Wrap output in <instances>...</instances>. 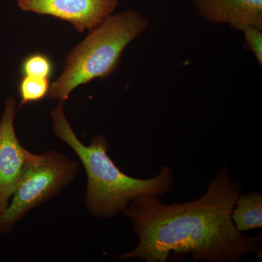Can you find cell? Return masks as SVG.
Masks as SVG:
<instances>
[{"label":"cell","mask_w":262,"mask_h":262,"mask_svg":"<svg viewBox=\"0 0 262 262\" xmlns=\"http://www.w3.org/2000/svg\"><path fill=\"white\" fill-rule=\"evenodd\" d=\"M242 184L232 181L227 165L211 178L206 193L196 201L164 205L158 196L130 203L124 213L139 238L134 250L113 257L166 262L192 255L193 259L237 262L261 250V234L249 237L234 226L231 214Z\"/></svg>","instance_id":"cell-1"},{"label":"cell","mask_w":262,"mask_h":262,"mask_svg":"<svg viewBox=\"0 0 262 262\" xmlns=\"http://www.w3.org/2000/svg\"><path fill=\"white\" fill-rule=\"evenodd\" d=\"M51 115L54 134L73 149L83 164L88 179L84 204L91 214L113 218L137 198H161L171 189L174 177L170 167L162 166L160 173L151 179L129 177L108 155L110 143L106 136H94L89 146L84 145L71 127L63 103H58Z\"/></svg>","instance_id":"cell-2"},{"label":"cell","mask_w":262,"mask_h":262,"mask_svg":"<svg viewBox=\"0 0 262 262\" xmlns=\"http://www.w3.org/2000/svg\"><path fill=\"white\" fill-rule=\"evenodd\" d=\"M149 27V19L137 10L110 15L67 55L63 72L51 83L48 97L64 103L77 88L113 75L127 46Z\"/></svg>","instance_id":"cell-3"},{"label":"cell","mask_w":262,"mask_h":262,"mask_svg":"<svg viewBox=\"0 0 262 262\" xmlns=\"http://www.w3.org/2000/svg\"><path fill=\"white\" fill-rule=\"evenodd\" d=\"M78 171V163L59 151L30 152L9 204L0 214V235L9 233L29 211L61 192Z\"/></svg>","instance_id":"cell-4"},{"label":"cell","mask_w":262,"mask_h":262,"mask_svg":"<svg viewBox=\"0 0 262 262\" xmlns=\"http://www.w3.org/2000/svg\"><path fill=\"white\" fill-rule=\"evenodd\" d=\"M17 3L24 11L61 19L83 32L113 14L120 0H17Z\"/></svg>","instance_id":"cell-5"},{"label":"cell","mask_w":262,"mask_h":262,"mask_svg":"<svg viewBox=\"0 0 262 262\" xmlns=\"http://www.w3.org/2000/svg\"><path fill=\"white\" fill-rule=\"evenodd\" d=\"M0 120V214L6 209L30 151L20 144L15 129L16 101L6 98Z\"/></svg>","instance_id":"cell-6"},{"label":"cell","mask_w":262,"mask_h":262,"mask_svg":"<svg viewBox=\"0 0 262 262\" xmlns=\"http://www.w3.org/2000/svg\"><path fill=\"white\" fill-rule=\"evenodd\" d=\"M198 16L211 24H225L236 31L262 29V0H189Z\"/></svg>","instance_id":"cell-7"},{"label":"cell","mask_w":262,"mask_h":262,"mask_svg":"<svg viewBox=\"0 0 262 262\" xmlns=\"http://www.w3.org/2000/svg\"><path fill=\"white\" fill-rule=\"evenodd\" d=\"M232 222L239 232L262 227V195L252 192L239 194L231 214Z\"/></svg>","instance_id":"cell-8"},{"label":"cell","mask_w":262,"mask_h":262,"mask_svg":"<svg viewBox=\"0 0 262 262\" xmlns=\"http://www.w3.org/2000/svg\"><path fill=\"white\" fill-rule=\"evenodd\" d=\"M51 84L48 79L23 76L18 84L20 101L16 111L29 103L39 102L45 99L49 94Z\"/></svg>","instance_id":"cell-9"},{"label":"cell","mask_w":262,"mask_h":262,"mask_svg":"<svg viewBox=\"0 0 262 262\" xmlns=\"http://www.w3.org/2000/svg\"><path fill=\"white\" fill-rule=\"evenodd\" d=\"M54 63L47 54L34 53L26 57L21 62L20 72L23 76L50 79L54 72Z\"/></svg>","instance_id":"cell-10"},{"label":"cell","mask_w":262,"mask_h":262,"mask_svg":"<svg viewBox=\"0 0 262 262\" xmlns=\"http://www.w3.org/2000/svg\"><path fill=\"white\" fill-rule=\"evenodd\" d=\"M241 32L248 49L254 55L258 64L262 66V29L256 27H245Z\"/></svg>","instance_id":"cell-11"}]
</instances>
